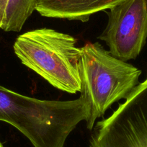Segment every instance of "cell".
Here are the masks:
<instances>
[{"instance_id":"5","label":"cell","mask_w":147,"mask_h":147,"mask_svg":"<svg viewBox=\"0 0 147 147\" xmlns=\"http://www.w3.org/2000/svg\"><path fill=\"white\" fill-rule=\"evenodd\" d=\"M109 10L107 24L99 39L117 59H136L147 39V0H124Z\"/></svg>"},{"instance_id":"1","label":"cell","mask_w":147,"mask_h":147,"mask_svg":"<svg viewBox=\"0 0 147 147\" xmlns=\"http://www.w3.org/2000/svg\"><path fill=\"white\" fill-rule=\"evenodd\" d=\"M87 113L81 97L69 101L43 100L0 87V121L16 128L34 147H63Z\"/></svg>"},{"instance_id":"2","label":"cell","mask_w":147,"mask_h":147,"mask_svg":"<svg viewBox=\"0 0 147 147\" xmlns=\"http://www.w3.org/2000/svg\"><path fill=\"white\" fill-rule=\"evenodd\" d=\"M81 96L88 108L87 127L92 130L114 102L126 99L139 84L141 71L117 59L99 43L80 48L79 59Z\"/></svg>"},{"instance_id":"6","label":"cell","mask_w":147,"mask_h":147,"mask_svg":"<svg viewBox=\"0 0 147 147\" xmlns=\"http://www.w3.org/2000/svg\"><path fill=\"white\" fill-rule=\"evenodd\" d=\"M124 0H36L35 10L46 18L87 22L90 17Z\"/></svg>"},{"instance_id":"4","label":"cell","mask_w":147,"mask_h":147,"mask_svg":"<svg viewBox=\"0 0 147 147\" xmlns=\"http://www.w3.org/2000/svg\"><path fill=\"white\" fill-rule=\"evenodd\" d=\"M90 147H147V76L112 115L97 123Z\"/></svg>"},{"instance_id":"9","label":"cell","mask_w":147,"mask_h":147,"mask_svg":"<svg viewBox=\"0 0 147 147\" xmlns=\"http://www.w3.org/2000/svg\"><path fill=\"white\" fill-rule=\"evenodd\" d=\"M0 147H4V146L2 145V144L1 142H0Z\"/></svg>"},{"instance_id":"3","label":"cell","mask_w":147,"mask_h":147,"mask_svg":"<svg viewBox=\"0 0 147 147\" xmlns=\"http://www.w3.org/2000/svg\"><path fill=\"white\" fill-rule=\"evenodd\" d=\"M71 35L43 28L17 38L13 49L22 63L55 88L75 94L81 91L80 48Z\"/></svg>"},{"instance_id":"8","label":"cell","mask_w":147,"mask_h":147,"mask_svg":"<svg viewBox=\"0 0 147 147\" xmlns=\"http://www.w3.org/2000/svg\"><path fill=\"white\" fill-rule=\"evenodd\" d=\"M7 2L8 0H0V28H1L2 20H3L5 9H6L7 5Z\"/></svg>"},{"instance_id":"7","label":"cell","mask_w":147,"mask_h":147,"mask_svg":"<svg viewBox=\"0 0 147 147\" xmlns=\"http://www.w3.org/2000/svg\"><path fill=\"white\" fill-rule=\"evenodd\" d=\"M36 0H8L0 29L7 32H20L35 10Z\"/></svg>"}]
</instances>
